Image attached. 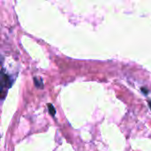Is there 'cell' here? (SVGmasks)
Wrapping results in <instances>:
<instances>
[{
	"label": "cell",
	"instance_id": "1",
	"mask_svg": "<svg viewBox=\"0 0 151 151\" xmlns=\"http://www.w3.org/2000/svg\"><path fill=\"white\" fill-rule=\"evenodd\" d=\"M12 85V81L10 77L4 73H0V104L4 100L7 91Z\"/></svg>",
	"mask_w": 151,
	"mask_h": 151
},
{
	"label": "cell",
	"instance_id": "2",
	"mask_svg": "<svg viewBox=\"0 0 151 151\" xmlns=\"http://www.w3.org/2000/svg\"><path fill=\"white\" fill-rule=\"evenodd\" d=\"M48 109H49V112L51 114V116H55V113H56V111H55V109H54V107H53V105L52 104H48Z\"/></svg>",
	"mask_w": 151,
	"mask_h": 151
},
{
	"label": "cell",
	"instance_id": "3",
	"mask_svg": "<svg viewBox=\"0 0 151 151\" xmlns=\"http://www.w3.org/2000/svg\"><path fill=\"white\" fill-rule=\"evenodd\" d=\"M149 105H150V108L151 110V101H149Z\"/></svg>",
	"mask_w": 151,
	"mask_h": 151
}]
</instances>
